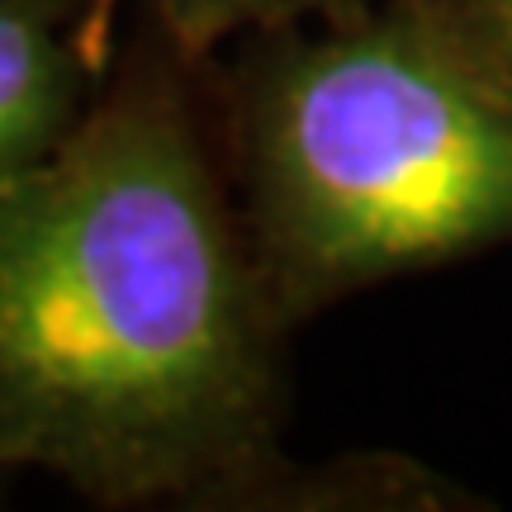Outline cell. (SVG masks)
I'll return each instance as SVG.
<instances>
[{
	"mask_svg": "<svg viewBox=\"0 0 512 512\" xmlns=\"http://www.w3.org/2000/svg\"><path fill=\"white\" fill-rule=\"evenodd\" d=\"M86 76L81 0H0V190L72 138Z\"/></svg>",
	"mask_w": 512,
	"mask_h": 512,
	"instance_id": "obj_3",
	"label": "cell"
},
{
	"mask_svg": "<svg viewBox=\"0 0 512 512\" xmlns=\"http://www.w3.org/2000/svg\"><path fill=\"white\" fill-rule=\"evenodd\" d=\"M166 38L185 57H204L238 34H271L309 19H347L366 10L361 0H147Z\"/></svg>",
	"mask_w": 512,
	"mask_h": 512,
	"instance_id": "obj_4",
	"label": "cell"
},
{
	"mask_svg": "<svg viewBox=\"0 0 512 512\" xmlns=\"http://www.w3.org/2000/svg\"><path fill=\"white\" fill-rule=\"evenodd\" d=\"M280 328L171 81H128L0 190V475L114 508L275 470Z\"/></svg>",
	"mask_w": 512,
	"mask_h": 512,
	"instance_id": "obj_1",
	"label": "cell"
},
{
	"mask_svg": "<svg viewBox=\"0 0 512 512\" xmlns=\"http://www.w3.org/2000/svg\"><path fill=\"white\" fill-rule=\"evenodd\" d=\"M228 128L285 318L512 242V105L394 5L261 34Z\"/></svg>",
	"mask_w": 512,
	"mask_h": 512,
	"instance_id": "obj_2",
	"label": "cell"
},
{
	"mask_svg": "<svg viewBox=\"0 0 512 512\" xmlns=\"http://www.w3.org/2000/svg\"><path fill=\"white\" fill-rule=\"evenodd\" d=\"M465 72L512 105V0H394Z\"/></svg>",
	"mask_w": 512,
	"mask_h": 512,
	"instance_id": "obj_5",
	"label": "cell"
}]
</instances>
